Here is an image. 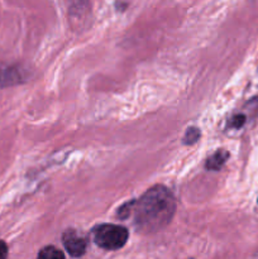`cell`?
Masks as SVG:
<instances>
[{
    "label": "cell",
    "mask_w": 258,
    "mask_h": 259,
    "mask_svg": "<svg viewBox=\"0 0 258 259\" xmlns=\"http://www.w3.org/2000/svg\"><path fill=\"white\" fill-rule=\"evenodd\" d=\"M175 210L176 201L174 195L164 186L157 185L134 204L136 225L146 233L157 232L171 222Z\"/></svg>",
    "instance_id": "cell-1"
},
{
    "label": "cell",
    "mask_w": 258,
    "mask_h": 259,
    "mask_svg": "<svg viewBox=\"0 0 258 259\" xmlns=\"http://www.w3.org/2000/svg\"><path fill=\"white\" fill-rule=\"evenodd\" d=\"M128 230L120 225L105 224L96 228L94 239L103 249L115 250L123 247L128 240Z\"/></svg>",
    "instance_id": "cell-2"
},
{
    "label": "cell",
    "mask_w": 258,
    "mask_h": 259,
    "mask_svg": "<svg viewBox=\"0 0 258 259\" xmlns=\"http://www.w3.org/2000/svg\"><path fill=\"white\" fill-rule=\"evenodd\" d=\"M63 245L72 257H81L86 252V247H88L86 240L72 230H67L63 234Z\"/></svg>",
    "instance_id": "cell-3"
},
{
    "label": "cell",
    "mask_w": 258,
    "mask_h": 259,
    "mask_svg": "<svg viewBox=\"0 0 258 259\" xmlns=\"http://www.w3.org/2000/svg\"><path fill=\"white\" fill-rule=\"evenodd\" d=\"M19 80H22L19 71L13 67L0 65V88L14 85L19 82Z\"/></svg>",
    "instance_id": "cell-4"
},
{
    "label": "cell",
    "mask_w": 258,
    "mask_h": 259,
    "mask_svg": "<svg viewBox=\"0 0 258 259\" xmlns=\"http://www.w3.org/2000/svg\"><path fill=\"white\" fill-rule=\"evenodd\" d=\"M228 157H229V153L227 151H218L210 158H207L206 168L210 169V171H218V169H220L224 166Z\"/></svg>",
    "instance_id": "cell-5"
},
{
    "label": "cell",
    "mask_w": 258,
    "mask_h": 259,
    "mask_svg": "<svg viewBox=\"0 0 258 259\" xmlns=\"http://www.w3.org/2000/svg\"><path fill=\"white\" fill-rule=\"evenodd\" d=\"M37 259H65V255L57 248L46 247L40 250Z\"/></svg>",
    "instance_id": "cell-6"
},
{
    "label": "cell",
    "mask_w": 258,
    "mask_h": 259,
    "mask_svg": "<svg viewBox=\"0 0 258 259\" xmlns=\"http://www.w3.org/2000/svg\"><path fill=\"white\" fill-rule=\"evenodd\" d=\"M200 138V131L197 128H190L187 129L186 134L184 137V143L185 144H192L195 142H197V139Z\"/></svg>",
    "instance_id": "cell-7"
},
{
    "label": "cell",
    "mask_w": 258,
    "mask_h": 259,
    "mask_svg": "<svg viewBox=\"0 0 258 259\" xmlns=\"http://www.w3.org/2000/svg\"><path fill=\"white\" fill-rule=\"evenodd\" d=\"M244 121H245V118H244V115H235L234 118L232 119V121H230V125L233 126V128H240V126L243 125V124H244Z\"/></svg>",
    "instance_id": "cell-8"
},
{
    "label": "cell",
    "mask_w": 258,
    "mask_h": 259,
    "mask_svg": "<svg viewBox=\"0 0 258 259\" xmlns=\"http://www.w3.org/2000/svg\"><path fill=\"white\" fill-rule=\"evenodd\" d=\"M8 257V247L4 242L0 240V259H7Z\"/></svg>",
    "instance_id": "cell-9"
}]
</instances>
